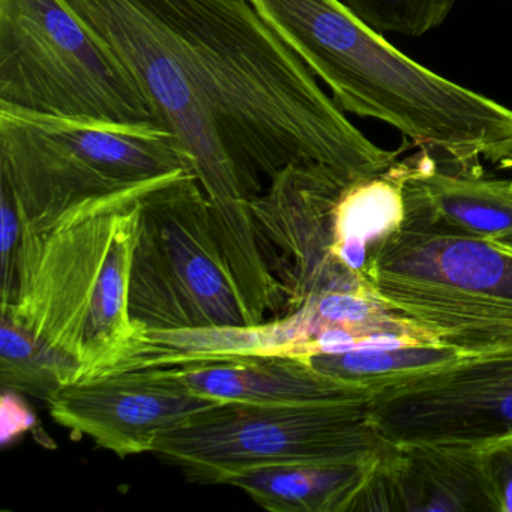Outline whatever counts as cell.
Here are the masks:
<instances>
[{
  "label": "cell",
  "mask_w": 512,
  "mask_h": 512,
  "mask_svg": "<svg viewBox=\"0 0 512 512\" xmlns=\"http://www.w3.org/2000/svg\"><path fill=\"white\" fill-rule=\"evenodd\" d=\"M158 20L251 197L290 164L349 181L389 169L398 152L367 139L248 0H140Z\"/></svg>",
  "instance_id": "obj_1"
},
{
  "label": "cell",
  "mask_w": 512,
  "mask_h": 512,
  "mask_svg": "<svg viewBox=\"0 0 512 512\" xmlns=\"http://www.w3.org/2000/svg\"><path fill=\"white\" fill-rule=\"evenodd\" d=\"M344 113L400 131L437 164L512 155V109L407 58L343 0H248Z\"/></svg>",
  "instance_id": "obj_2"
},
{
  "label": "cell",
  "mask_w": 512,
  "mask_h": 512,
  "mask_svg": "<svg viewBox=\"0 0 512 512\" xmlns=\"http://www.w3.org/2000/svg\"><path fill=\"white\" fill-rule=\"evenodd\" d=\"M152 190L46 232L22 229L16 298L2 317L73 362L79 382L101 376L140 331L131 320L128 283L140 206Z\"/></svg>",
  "instance_id": "obj_3"
},
{
  "label": "cell",
  "mask_w": 512,
  "mask_h": 512,
  "mask_svg": "<svg viewBox=\"0 0 512 512\" xmlns=\"http://www.w3.org/2000/svg\"><path fill=\"white\" fill-rule=\"evenodd\" d=\"M188 172H194L193 160L161 125L41 115L0 104V179L11 188L23 230L46 232Z\"/></svg>",
  "instance_id": "obj_4"
},
{
  "label": "cell",
  "mask_w": 512,
  "mask_h": 512,
  "mask_svg": "<svg viewBox=\"0 0 512 512\" xmlns=\"http://www.w3.org/2000/svg\"><path fill=\"white\" fill-rule=\"evenodd\" d=\"M136 80L158 124L181 140L214 215L215 232L245 295L271 286L274 272L241 175L176 59L158 20L140 0H62Z\"/></svg>",
  "instance_id": "obj_5"
},
{
  "label": "cell",
  "mask_w": 512,
  "mask_h": 512,
  "mask_svg": "<svg viewBox=\"0 0 512 512\" xmlns=\"http://www.w3.org/2000/svg\"><path fill=\"white\" fill-rule=\"evenodd\" d=\"M0 104L160 125L127 68L62 0H0Z\"/></svg>",
  "instance_id": "obj_6"
},
{
  "label": "cell",
  "mask_w": 512,
  "mask_h": 512,
  "mask_svg": "<svg viewBox=\"0 0 512 512\" xmlns=\"http://www.w3.org/2000/svg\"><path fill=\"white\" fill-rule=\"evenodd\" d=\"M128 308L139 329L253 325L194 172L143 197Z\"/></svg>",
  "instance_id": "obj_7"
},
{
  "label": "cell",
  "mask_w": 512,
  "mask_h": 512,
  "mask_svg": "<svg viewBox=\"0 0 512 512\" xmlns=\"http://www.w3.org/2000/svg\"><path fill=\"white\" fill-rule=\"evenodd\" d=\"M356 404L223 401L161 433L151 454L199 484L229 485L262 467L361 463L365 436Z\"/></svg>",
  "instance_id": "obj_8"
},
{
  "label": "cell",
  "mask_w": 512,
  "mask_h": 512,
  "mask_svg": "<svg viewBox=\"0 0 512 512\" xmlns=\"http://www.w3.org/2000/svg\"><path fill=\"white\" fill-rule=\"evenodd\" d=\"M349 182L323 164H290L251 200L263 244L278 251L274 271L292 311L311 296L350 290L334 256V209Z\"/></svg>",
  "instance_id": "obj_9"
},
{
  "label": "cell",
  "mask_w": 512,
  "mask_h": 512,
  "mask_svg": "<svg viewBox=\"0 0 512 512\" xmlns=\"http://www.w3.org/2000/svg\"><path fill=\"white\" fill-rule=\"evenodd\" d=\"M220 403L145 370L71 383L49 401V409L62 427L125 458L152 452L161 433Z\"/></svg>",
  "instance_id": "obj_10"
},
{
  "label": "cell",
  "mask_w": 512,
  "mask_h": 512,
  "mask_svg": "<svg viewBox=\"0 0 512 512\" xmlns=\"http://www.w3.org/2000/svg\"><path fill=\"white\" fill-rule=\"evenodd\" d=\"M145 371V370H143ZM152 371L190 394L262 406L358 403L362 385L323 373L296 356H250Z\"/></svg>",
  "instance_id": "obj_11"
},
{
  "label": "cell",
  "mask_w": 512,
  "mask_h": 512,
  "mask_svg": "<svg viewBox=\"0 0 512 512\" xmlns=\"http://www.w3.org/2000/svg\"><path fill=\"white\" fill-rule=\"evenodd\" d=\"M305 340L304 326L295 313L257 325L140 329L101 376L250 356H296Z\"/></svg>",
  "instance_id": "obj_12"
},
{
  "label": "cell",
  "mask_w": 512,
  "mask_h": 512,
  "mask_svg": "<svg viewBox=\"0 0 512 512\" xmlns=\"http://www.w3.org/2000/svg\"><path fill=\"white\" fill-rule=\"evenodd\" d=\"M361 463L262 467L230 481L257 505L274 512H325L346 508L355 493Z\"/></svg>",
  "instance_id": "obj_13"
},
{
  "label": "cell",
  "mask_w": 512,
  "mask_h": 512,
  "mask_svg": "<svg viewBox=\"0 0 512 512\" xmlns=\"http://www.w3.org/2000/svg\"><path fill=\"white\" fill-rule=\"evenodd\" d=\"M412 158L367 178L349 182L334 209V242L353 238L371 244L397 229L406 214L404 182Z\"/></svg>",
  "instance_id": "obj_14"
},
{
  "label": "cell",
  "mask_w": 512,
  "mask_h": 512,
  "mask_svg": "<svg viewBox=\"0 0 512 512\" xmlns=\"http://www.w3.org/2000/svg\"><path fill=\"white\" fill-rule=\"evenodd\" d=\"M79 368L47 349L7 317L0 328L2 391L22 392L49 403L64 386L79 382Z\"/></svg>",
  "instance_id": "obj_15"
},
{
  "label": "cell",
  "mask_w": 512,
  "mask_h": 512,
  "mask_svg": "<svg viewBox=\"0 0 512 512\" xmlns=\"http://www.w3.org/2000/svg\"><path fill=\"white\" fill-rule=\"evenodd\" d=\"M512 256L484 242L454 239L443 242L437 268L449 286L469 292L500 289L511 275Z\"/></svg>",
  "instance_id": "obj_16"
},
{
  "label": "cell",
  "mask_w": 512,
  "mask_h": 512,
  "mask_svg": "<svg viewBox=\"0 0 512 512\" xmlns=\"http://www.w3.org/2000/svg\"><path fill=\"white\" fill-rule=\"evenodd\" d=\"M344 4L380 34L418 38L445 22L448 0H343Z\"/></svg>",
  "instance_id": "obj_17"
},
{
  "label": "cell",
  "mask_w": 512,
  "mask_h": 512,
  "mask_svg": "<svg viewBox=\"0 0 512 512\" xmlns=\"http://www.w3.org/2000/svg\"><path fill=\"white\" fill-rule=\"evenodd\" d=\"M307 361L323 373L352 379L353 376H373V374H388L403 368L421 367L428 362L439 361V356L430 347L416 344L397 352L355 350L346 355L311 356Z\"/></svg>",
  "instance_id": "obj_18"
},
{
  "label": "cell",
  "mask_w": 512,
  "mask_h": 512,
  "mask_svg": "<svg viewBox=\"0 0 512 512\" xmlns=\"http://www.w3.org/2000/svg\"><path fill=\"white\" fill-rule=\"evenodd\" d=\"M320 325V331L326 326H346L362 335L376 331L373 323L377 320L376 305L367 296L359 295L355 290H332L311 296L304 302Z\"/></svg>",
  "instance_id": "obj_19"
},
{
  "label": "cell",
  "mask_w": 512,
  "mask_h": 512,
  "mask_svg": "<svg viewBox=\"0 0 512 512\" xmlns=\"http://www.w3.org/2000/svg\"><path fill=\"white\" fill-rule=\"evenodd\" d=\"M22 221L11 188L0 179V251H2V311L13 305L17 292V262Z\"/></svg>",
  "instance_id": "obj_20"
},
{
  "label": "cell",
  "mask_w": 512,
  "mask_h": 512,
  "mask_svg": "<svg viewBox=\"0 0 512 512\" xmlns=\"http://www.w3.org/2000/svg\"><path fill=\"white\" fill-rule=\"evenodd\" d=\"M37 424L34 413L14 391H2L0 400V443L7 446Z\"/></svg>",
  "instance_id": "obj_21"
},
{
  "label": "cell",
  "mask_w": 512,
  "mask_h": 512,
  "mask_svg": "<svg viewBox=\"0 0 512 512\" xmlns=\"http://www.w3.org/2000/svg\"><path fill=\"white\" fill-rule=\"evenodd\" d=\"M416 341L410 340L406 335L397 334V332L380 329V331L368 332L361 335L355 350H374V352H397V350L407 349V347L416 346ZM353 350V352H355Z\"/></svg>",
  "instance_id": "obj_22"
},
{
  "label": "cell",
  "mask_w": 512,
  "mask_h": 512,
  "mask_svg": "<svg viewBox=\"0 0 512 512\" xmlns=\"http://www.w3.org/2000/svg\"><path fill=\"white\" fill-rule=\"evenodd\" d=\"M448 2L451 4V7H454V4L457 2V0H448Z\"/></svg>",
  "instance_id": "obj_23"
}]
</instances>
